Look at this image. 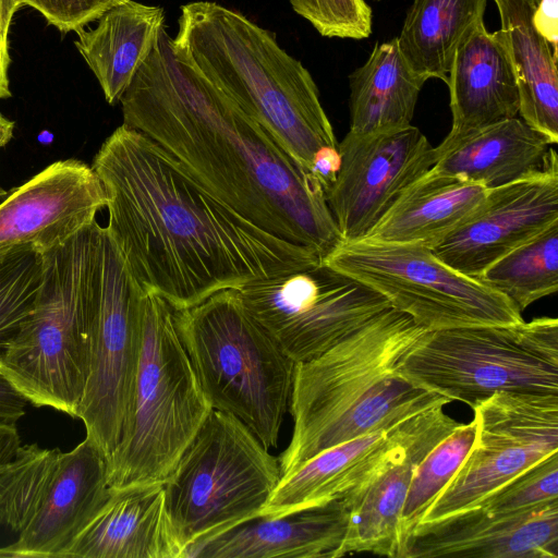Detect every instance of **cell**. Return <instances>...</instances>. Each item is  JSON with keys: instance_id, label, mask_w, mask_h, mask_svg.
Segmentation results:
<instances>
[{"instance_id": "obj_1", "label": "cell", "mask_w": 558, "mask_h": 558, "mask_svg": "<svg viewBox=\"0 0 558 558\" xmlns=\"http://www.w3.org/2000/svg\"><path fill=\"white\" fill-rule=\"evenodd\" d=\"M92 168L107 195L106 227L131 274L175 311L320 260L231 209L172 154L125 124L105 140Z\"/></svg>"}, {"instance_id": "obj_2", "label": "cell", "mask_w": 558, "mask_h": 558, "mask_svg": "<svg viewBox=\"0 0 558 558\" xmlns=\"http://www.w3.org/2000/svg\"><path fill=\"white\" fill-rule=\"evenodd\" d=\"M120 104L123 124L157 142L254 225L320 259L342 241L316 179L180 59L165 27Z\"/></svg>"}, {"instance_id": "obj_3", "label": "cell", "mask_w": 558, "mask_h": 558, "mask_svg": "<svg viewBox=\"0 0 558 558\" xmlns=\"http://www.w3.org/2000/svg\"><path fill=\"white\" fill-rule=\"evenodd\" d=\"M427 330L389 307L318 356L294 365L289 400L293 433L281 476L317 453L451 401L399 373Z\"/></svg>"}, {"instance_id": "obj_4", "label": "cell", "mask_w": 558, "mask_h": 558, "mask_svg": "<svg viewBox=\"0 0 558 558\" xmlns=\"http://www.w3.org/2000/svg\"><path fill=\"white\" fill-rule=\"evenodd\" d=\"M172 43L180 59L265 128L305 171L319 148L338 146L311 73L268 29L201 0L181 7Z\"/></svg>"}, {"instance_id": "obj_5", "label": "cell", "mask_w": 558, "mask_h": 558, "mask_svg": "<svg viewBox=\"0 0 558 558\" xmlns=\"http://www.w3.org/2000/svg\"><path fill=\"white\" fill-rule=\"evenodd\" d=\"M211 410L175 310L144 291L137 368L121 437L107 460L110 489L163 483Z\"/></svg>"}, {"instance_id": "obj_6", "label": "cell", "mask_w": 558, "mask_h": 558, "mask_svg": "<svg viewBox=\"0 0 558 558\" xmlns=\"http://www.w3.org/2000/svg\"><path fill=\"white\" fill-rule=\"evenodd\" d=\"M179 336L214 410L244 423L276 447L295 363L246 310L238 289L175 311Z\"/></svg>"}, {"instance_id": "obj_7", "label": "cell", "mask_w": 558, "mask_h": 558, "mask_svg": "<svg viewBox=\"0 0 558 558\" xmlns=\"http://www.w3.org/2000/svg\"><path fill=\"white\" fill-rule=\"evenodd\" d=\"M93 223L40 254L43 277L35 305L0 359V373L28 403L73 418L89 368L85 276Z\"/></svg>"}, {"instance_id": "obj_8", "label": "cell", "mask_w": 558, "mask_h": 558, "mask_svg": "<svg viewBox=\"0 0 558 558\" xmlns=\"http://www.w3.org/2000/svg\"><path fill=\"white\" fill-rule=\"evenodd\" d=\"M281 477L279 459L235 416L211 410L163 482L184 549L260 515Z\"/></svg>"}, {"instance_id": "obj_9", "label": "cell", "mask_w": 558, "mask_h": 558, "mask_svg": "<svg viewBox=\"0 0 558 558\" xmlns=\"http://www.w3.org/2000/svg\"><path fill=\"white\" fill-rule=\"evenodd\" d=\"M399 373L471 408L499 391L558 395V320L537 317L426 331Z\"/></svg>"}, {"instance_id": "obj_10", "label": "cell", "mask_w": 558, "mask_h": 558, "mask_svg": "<svg viewBox=\"0 0 558 558\" xmlns=\"http://www.w3.org/2000/svg\"><path fill=\"white\" fill-rule=\"evenodd\" d=\"M89 308L88 376L78 409L88 438L110 457L122 432L141 347L144 290L107 227L93 223L85 276Z\"/></svg>"}, {"instance_id": "obj_11", "label": "cell", "mask_w": 558, "mask_h": 558, "mask_svg": "<svg viewBox=\"0 0 558 558\" xmlns=\"http://www.w3.org/2000/svg\"><path fill=\"white\" fill-rule=\"evenodd\" d=\"M320 260L377 291L427 331L524 320L509 299L421 243L341 241Z\"/></svg>"}, {"instance_id": "obj_12", "label": "cell", "mask_w": 558, "mask_h": 558, "mask_svg": "<svg viewBox=\"0 0 558 558\" xmlns=\"http://www.w3.org/2000/svg\"><path fill=\"white\" fill-rule=\"evenodd\" d=\"M238 290L250 314L294 363L318 356L391 307L380 293L322 260Z\"/></svg>"}, {"instance_id": "obj_13", "label": "cell", "mask_w": 558, "mask_h": 558, "mask_svg": "<svg viewBox=\"0 0 558 558\" xmlns=\"http://www.w3.org/2000/svg\"><path fill=\"white\" fill-rule=\"evenodd\" d=\"M472 409L476 423L473 446L418 524L474 507L511 478L558 452V395L499 391Z\"/></svg>"}, {"instance_id": "obj_14", "label": "cell", "mask_w": 558, "mask_h": 558, "mask_svg": "<svg viewBox=\"0 0 558 558\" xmlns=\"http://www.w3.org/2000/svg\"><path fill=\"white\" fill-rule=\"evenodd\" d=\"M338 150L340 169L325 198L342 241L364 239L438 157L436 147L413 125L366 134L349 131Z\"/></svg>"}, {"instance_id": "obj_15", "label": "cell", "mask_w": 558, "mask_h": 558, "mask_svg": "<svg viewBox=\"0 0 558 558\" xmlns=\"http://www.w3.org/2000/svg\"><path fill=\"white\" fill-rule=\"evenodd\" d=\"M558 221V157L542 171L487 189L472 213L432 248L452 269L477 278L504 255Z\"/></svg>"}, {"instance_id": "obj_16", "label": "cell", "mask_w": 558, "mask_h": 558, "mask_svg": "<svg viewBox=\"0 0 558 558\" xmlns=\"http://www.w3.org/2000/svg\"><path fill=\"white\" fill-rule=\"evenodd\" d=\"M107 202L92 167L73 158L54 161L0 203V254L57 248L90 226Z\"/></svg>"}, {"instance_id": "obj_17", "label": "cell", "mask_w": 558, "mask_h": 558, "mask_svg": "<svg viewBox=\"0 0 558 558\" xmlns=\"http://www.w3.org/2000/svg\"><path fill=\"white\" fill-rule=\"evenodd\" d=\"M437 405L421 412L407 440L343 498L349 524L340 548L401 558L400 517L415 468L426 453L461 423Z\"/></svg>"}, {"instance_id": "obj_18", "label": "cell", "mask_w": 558, "mask_h": 558, "mask_svg": "<svg viewBox=\"0 0 558 558\" xmlns=\"http://www.w3.org/2000/svg\"><path fill=\"white\" fill-rule=\"evenodd\" d=\"M558 558V500L505 515L470 508L420 523L404 558Z\"/></svg>"}, {"instance_id": "obj_19", "label": "cell", "mask_w": 558, "mask_h": 558, "mask_svg": "<svg viewBox=\"0 0 558 558\" xmlns=\"http://www.w3.org/2000/svg\"><path fill=\"white\" fill-rule=\"evenodd\" d=\"M110 493L107 459L85 437L71 451L61 452L43 506L17 541L3 547L7 557H65Z\"/></svg>"}, {"instance_id": "obj_20", "label": "cell", "mask_w": 558, "mask_h": 558, "mask_svg": "<svg viewBox=\"0 0 558 558\" xmlns=\"http://www.w3.org/2000/svg\"><path fill=\"white\" fill-rule=\"evenodd\" d=\"M452 141L519 114V90L500 31L480 20L456 49L448 81Z\"/></svg>"}, {"instance_id": "obj_21", "label": "cell", "mask_w": 558, "mask_h": 558, "mask_svg": "<svg viewBox=\"0 0 558 558\" xmlns=\"http://www.w3.org/2000/svg\"><path fill=\"white\" fill-rule=\"evenodd\" d=\"M418 414L330 447L281 476L259 517L275 518L343 498L403 445Z\"/></svg>"}, {"instance_id": "obj_22", "label": "cell", "mask_w": 558, "mask_h": 558, "mask_svg": "<svg viewBox=\"0 0 558 558\" xmlns=\"http://www.w3.org/2000/svg\"><path fill=\"white\" fill-rule=\"evenodd\" d=\"M110 490L65 557L183 558L167 511L163 483Z\"/></svg>"}, {"instance_id": "obj_23", "label": "cell", "mask_w": 558, "mask_h": 558, "mask_svg": "<svg viewBox=\"0 0 558 558\" xmlns=\"http://www.w3.org/2000/svg\"><path fill=\"white\" fill-rule=\"evenodd\" d=\"M348 524V505L338 499L255 518L192 548L185 558H338Z\"/></svg>"}, {"instance_id": "obj_24", "label": "cell", "mask_w": 558, "mask_h": 558, "mask_svg": "<svg viewBox=\"0 0 558 558\" xmlns=\"http://www.w3.org/2000/svg\"><path fill=\"white\" fill-rule=\"evenodd\" d=\"M551 144L522 119L502 120L437 147L432 175L458 177L498 187L542 171Z\"/></svg>"}, {"instance_id": "obj_25", "label": "cell", "mask_w": 558, "mask_h": 558, "mask_svg": "<svg viewBox=\"0 0 558 558\" xmlns=\"http://www.w3.org/2000/svg\"><path fill=\"white\" fill-rule=\"evenodd\" d=\"M163 27L161 7L126 0L107 10L96 27L76 32L75 47L109 105L120 102Z\"/></svg>"}, {"instance_id": "obj_26", "label": "cell", "mask_w": 558, "mask_h": 558, "mask_svg": "<svg viewBox=\"0 0 558 558\" xmlns=\"http://www.w3.org/2000/svg\"><path fill=\"white\" fill-rule=\"evenodd\" d=\"M487 187L427 172L407 186L364 239L433 247L481 203Z\"/></svg>"}, {"instance_id": "obj_27", "label": "cell", "mask_w": 558, "mask_h": 558, "mask_svg": "<svg viewBox=\"0 0 558 558\" xmlns=\"http://www.w3.org/2000/svg\"><path fill=\"white\" fill-rule=\"evenodd\" d=\"M493 1L515 73L519 114L555 145L558 143V54L535 29L534 7L527 0Z\"/></svg>"}, {"instance_id": "obj_28", "label": "cell", "mask_w": 558, "mask_h": 558, "mask_svg": "<svg viewBox=\"0 0 558 558\" xmlns=\"http://www.w3.org/2000/svg\"><path fill=\"white\" fill-rule=\"evenodd\" d=\"M426 81L411 70L397 37L377 43L365 63L349 75V131L366 134L411 125Z\"/></svg>"}, {"instance_id": "obj_29", "label": "cell", "mask_w": 558, "mask_h": 558, "mask_svg": "<svg viewBox=\"0 0 558 558\" xmlns=\"http://www.w3.org/2000/svg\"><path fill=\"white\" fill-rule=\"evenodd\" d=\"M487 0H413L400 35L399 49L417 75L447 83L457 47L483 19Z\"/></svg>"}, {"instance_id": "obj_30", "label": "cell", "mask_w": 558, "mask_h": 558, "mask_svg": "<svg viewBox=\"0 0 558 558\" xmlns=\"http://www.w3.org/2000/svg\"><path fill=\"white\" fill-rule=\"evenodd\" d=\"M476 279L521 312L557 292L558 221L494 262Z\"/></svg>"}, {"instance_id": "obj_31", "label": "cell", "mask_w": 558, "mask_h": 558, "mask_svg": "<svg viewBox=\"0 0 558 558\" xmlns=\"http://www.w3.org/2000/svg\"><path fill=\"white\" fill-rule=\"evenodd\" d=\"M61 452L20 445L0 466V525L20 534L29 524L49 493Z\"/></svg>"}, {"instance_id": "obj_32", "label": "cell", "mask_w": 558, "mask_h": 558, "mask_svg": "<svg viewBox=\"0 0 558 558\" xmlns=\"http://www.w3.org/2000/svg\"><path fill=\"white\" fill-rule=\"evenodd\" d=\"M476 423H461L436 444L417 464L412 475L400 517L401 558L408 538L428 506L452 477L473 446Z\"/></svg>"}, {"instance_id": "obj_33", "label": "cell", "mask_w": 558, "mask_h": 558, "mask_svg": "<svg viewBox=\"0 0 558 558\" xmlns=\"http://www.w3.org/2000/svg\"><path fill=\"white\" fill-rule=\"evenodd\" d=\"M41 255L32 248L0 254V359L32 312L41 284Z\"/></svg>"}, {"instance_id": "obj_34", "label": "cell", "mask_w": 558, "mask_h": 558, "mask_svg": "<svg viewBox=\"0 0 558 558\" xmlns=\"http://www.w3.org/2000/svg\"><path fill=\"white\" fill-rule=\"evenodd\" d=\"M556 500H558V452L511 478L474 507L490 515H505Z\"/></svg>"}, {"instance_id": "obj_35", "label": "cell", "mask_w": 558, "mask_h": 558, "mask_svg": "<svg viewBox=\"0 0 558 558\" xmlns=\"http://www.w3.org/2000/svg\"><path fill=\"white\" fill-rule=\"evenodd\" d=\"M289 1L324 37L365 39L372 33V10L365 0Z\"/></svg>"}, {"instance_id": "obj_36", "label": "cell", "mask_w": 558, "mask_h": 558, "mask_svg": "<svg viewBox=\"0 0 558 558\" xmlns=\"http://www.w3.org/2000/svg\"><path fill=\"white\" fill-rule=\"evenodd\" d=\"M126 0H21L61 33L77 32Z\"/></svg>"}, {"instance_id": "obj_37", "label": "cell", "mask_w": 558, "mask_h": 558, "mask_svg": "<svg viewBox=\"0 0 558 558\" xmlns=\"http://www.w3.org/2000/svg\"><path fill=\"white\" fill-rule=\"evenodd\" d=\"M22 7L21 0H0V99L11 97L9 32L15 12Z\"/></svg>"}, {"instance_id": "obj_38", "label": "cell", "mask_w": 558, "mask_h": 558, "mask_svg": "<svg viewBox=\"0 0 558 558\" xmlns=\"http://www.w3.org/2000/svg\"><path fill=\"white\" fill-rule=\"evenodd\" d=\"M340 165L338 146H324L315 153L310 172L325 193L335 182Z\"/></svg>"}, {"instance_id": "obj_39", "label": "cell", "mask_w": 558, "mask_h": 558, "mask_svg": "<svg viewBox=\"0 0 558 558\" xmlns=\"http://www.w3.org/2000/svg\"><path fill=\"white\" fill-rule=\"evenodd\" d=\"M532 21L535 29L558 54V0H539L533 8Z\"/></svg>"}, {"instance_id": "obj_40", "label": "cell", "mask_w": 558, "mask_h": 558, "mask_svg": "<svg viewBox=\"0 0 558 558\" xmlns=\"http://www.w3.org/2000/svg\"><path fill=\"white\" fill-rule=\"evenodd\" d=\"M27 400L0 373V422L16 424L25 414Z\"/></svg>"}, {"instance_id": "obj_41", "label": "cell", "mask_w": 558, "mask_h": 558, "mask_svg": "<svg viewBox=\"0 0 558 558\" xmlns=\"http://www.w3.org/2000/svg\"><path fill=\"white\" fill-rule=\"evenodd\" d=\"M20 445L16 424L0 422V466L12 459Z\"/></svg>"}, {"instance_id": "obj_42", "label": "cell", "mask_w": 558, "mask_h": 558, "mask_svg": "<svg viewBox=\"0 0 558 558\" xmlns=\"http://www.w3.org/2000/svg\"><path fill=\"white\" fill-rule=\"evenodd\" d=\"M14 122L0 113V148L4 147L12 138ZM8 195V192L0 186V197Z\"/></svg>"}, {"instance_id": "obj_43", "label": "cell", "mask_w": 558, "mask_h": 558, "mask_svg": "<svg viewBox=\"0 0 558 558\" xmlns=\"http://www.w3.org/2000/svg\"><path fill=\"white\" fill-rule=\"evenodd\" d=\"M533 7L536 5V3L539 1V0H527Z\"/></svg>"}, {"instance_id": "obj_44", "label": "cell", "mask_w": 558, "mask_h": 558, "mask_svg": "<svg viewBox=\"0 0 558 558\" xmlns=\"http://www.w3.org/2000/svg\"><path fill=\"white\" fill-rule=\"evenodd\" d=\"M376 1H379V0H376Z\"/></svg>"}]
</instances>
